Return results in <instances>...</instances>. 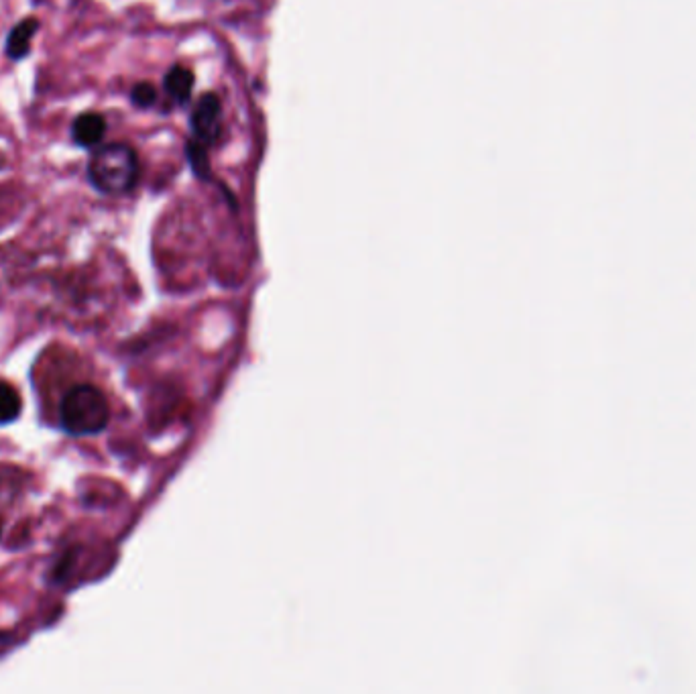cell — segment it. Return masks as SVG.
<instances>
[{
    "label": "cell",
    "instance_id": "5",
    "mask_svg": "<svg viewBox=\"0 0 696 694\" xmlns=\"http://www.w3.org/2000/svg\"><path fill=\"white\" fill-rule=\"evenodd\" d=\"M39 29V21L35 17H27L21 21L7 39V55L11 60H23L31 51V41Z\"/></svg>",
    "mask_w": 696,
    "mask_h": 694
},
{
    "label": "cell",
    "instance_id": "6",
    "mask_svg": "<svg viewBox=\"0 0 696 694\" xmlns=\"http://www.w3.org/2000/svg\"><path fill=\"white\" fill-rule=\"evenodd\" d=\"M165 92L176 100L180 104L188 102L190 96H192V90H194V74L192 70L188 68H182V66H176V68H171L165 76Z\"/></svg>",
    "mask_w": 696,
    "mask_h": 694
},
{
    "label": "cell",
    "instance_id": "4",
    "mask_svg": "<svg viewBox=\"0 0 696 694\" xmlns=\"http://www.w3.org/2000/svg\"><path fill=\"white\" fill-rule=\"evenodd\" d=\"M104 133H106V121L98 112H84L72 125L74 143L84 149L96 147L104 139Z\"/></svg>",
    "mask_w": 696,
    "mask_h": 694
},
{
    "label": "cell",
    "instance_id": "2",
    "mask_svg": "<svg viewBox=\"0 0 696 694\" xmlns=\"http://www.w3.org/2000/svg\"><path fill=\"white\" fill-rule=\"evenodd\" d=\"M62 428L72 436H92L108 426L110 410L102 391L94 385H76L62 401Z\"/></svg>",
    "mask_w": 696,
    "mask_h": 694
},
{
    "label": "cell",
    "instance_id": "3",
    "mask_svg": "<svg viewBox=\"0 0 696 694\" xmlns=\"http://www.w3.org/2000/svg\"><path fill=\"white\" fill-rule=\"evenodd\" d=\"M192 131L196 135V141L202 145H214L222 131V106L218 96L206 94L198 100L194 112H192Z\"/></svg>",
    "mask_w": 696,
    "mask_h": 694
},
{
    "label": "cell",
    "instance_id": "8",
    "mask_svg": "<svg viewBox=\"0 0 696 694\" xmlns=\"http://www.w3.org/2000/svg\"><path fill=\"white\" fill-rule=\"evenodd\" d=\"M131 100L135 106L139 108H149L155 104L157 100V90L149 84V82H139L133 90H131Z\"/></svg>",
    "mask_w": 696,
    "mask_h": 694
},
{
    "label": "cell",
    "instance_id": "1",
    "mask_svg": "<svg viewBox=\"0 0 696 694\" xmlns=\"http://www.w3.org/2000/svg\"><path fill=\"white\" fill-rule=\"evenodd\" d=\"M90 184L106 196H123L131 192L139 178V159L133 147L125 143H110L90 157Z\"/></svg>",
    "mask_w": 696,
    "mask_h": 694
},
{
    "label": "cell",
    "instance_id": "9",
    "mask_svg": "<svg viewBox=\"0 0 696 694\" xmlns=\"http://www.w3.org/2000/svg\"><path fill=\"white\" fill-rule=\"evenodd\" d=\"M188 157L192 167L196 169L198 176H206L208 173V159H206V145H202L200 141H192L188 145Z\"/></svg>",
    "mask_w": 696,
    "mask_h": 694
},
{
    "label": "cell",
    "instance_id": "7",
    "mask_svg": "<svg viewBox=\"0 0 696 694\" xmlns=\"http://www.w3.org/2000/svg\"><path fill=\"white\" fill-rule=\"evenodd\" d=\"M23 401L19 391L7 383L0 381V424H11L21 416Z\"/></svg>",
    "mask_w": 696,
    "mask_h": 694
}]
</instances>
